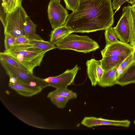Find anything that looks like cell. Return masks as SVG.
I'll return each mask as SVG.
<instances>
[{
    "mask_svg": "<svg viewBox=\"0 0 135 135\" xmlns=\"http://www.w3.org/2000/svg\"><path fill=\"white\" fill-rule=\"evenodd\" d=\"M134 123L135 124V120L134 121Z\"/></svg>",
    "mask_w": 135,
    "mask_h": 135,
    "instance_id": "cell-34",
    "label": "cell"
},
{
    "mask_svg": "<svg viewBox=\"0 0 135 135\" xmlns=\"http://www.w3.org/2000/svg\"><path fill=\"white\" fill-rule=\"evenodd\" d=\"M86 65L87 75L91 84L95 86L98 84L104 72L101 60L91 59L87 61Z\"/></svg>",
    "mask_w": 135,
    "mask_h": 135,
    "instance_id": "cell-11",
    "label": "cell"
},
{
    "mask_svg": "<svg viewBox=\"0 0 135 135\" xmlns=\"http://www.w3.org/2000/svg\"><path fill=\"white\" fill-rule=\"evenodd\" d=\"M56 45L61 50H72L84 53L95 51L99 47L96 41L88 36L71 34Z\"/></svg>",
    "mask_w": 135,
    "mask_h": 135,
    "instance_id": "cell-3",
    "label": "cell"
},
{
    "mask_svg": "<svg viewBox=\"0 0 135 135\" xmlns=\"http://www.w3.org/2000/svg\"><path fill=\"white\" fill-rule=\"evenodd\" d=\"M135 83V62L133 61L117 79L116 84L123 86Z\"/></svg>",
    "mask_w": 135,
    "mask_h": 135,
    "instance_id": "cell-13",
    "label": "cell"
},
{
    "mask_svg": "<svg viewBox=\"0 0 135 135\" xmlns=\"http://www.w3.org/2000/svg\"><path fill=\"white\" fill-rule=\"evenodd\" d=\"M37 25L34 23L28 16L24 23V32L25 36L30 40H43L36 34Z\"/></svg>",
    "mask_w": 135,
    "mask_h": 135,
    "instance_id": "cell-17",
    "label": "cell"
},
{
    "mask_svg": "<svg viewBox=\"0 0 135 135\" xmlns=\"http://www.w3.org/2000/svg\"><path fill=\"white\" fill-rule=\"evenodd\" d=\"M60 96L69 97L71 99L77 98V94L72 91L66 88H60L56 89L54 91L50 92L48 94V98L55 96Z\"/></svg>",
    "mask_w": 135,
    "mask_h": 135,
    "instance_id": "cell-20",
    "label": "cell"
},
{
    "mask_svg": "<svg viewBox=\"0 0 135 135\" xmlns=\"http://www.w3.org/2000/svg\"><path fill=\"white\" fill-rule=\"evenodd\" d=\"M4 46L6 51L9 50L13 45L16 38L8 33L4 34Z\"/></svg>",
    "mask_w": 135,
    "mask_h": 135,
    "instance_id": "cell-26",
    "label": "cell"
},
{
    "mask_svg": "<svg viewBox=\"0 0 135 135\" xmlns=\"http://www.w3.org/2000/svg\"><path fill=\"white\" fill-rule=\"evenodd\" d=\"M54 0V1H56L59 3H60V0Z\"/></svg>",
    "mask_w": 135,
    "mask_h": 135,
    "instance_id": "cell-33",
    "label": "cell"
},
{
    "mask_svg": "<svg viewBox=\"0 0 135 135\" xmlns=\"http://www.w3.org/2000/svg\"><path fill=\"white\" fill-rule=\"evenodd\" d=\"M8 85L10 88L15 90L20 95L27 97L37 94L44 89L41 87L25 84L17 80L13 82L9 81Z\"/></svg>",
    "mask_w": 135,
    "mask_h": 135,
    "instance_id": "cell-12",
    "label": "cell"
},
{
    "mask_svg": "<svg viewBox=\"0 0 135 135\" xmlns=\"http://www.w3.org/2000/svg\"><path fill=\"white\" fill-rule=\"evenodd\" d=\"M30 44L41 50L47 52L49 50L55 49L56 46L50 42L43 40H30Z\"/></svg>",
    "mask_w": 135,
    "mask_h": 135,
    "instance_id": "cell-19",
    "label": "cell"
},
{
    "mask_svg": "<svg viewBox=\"0 0 135 135\" xmlns=\"http://www.w3.org/2000/svg\"></svg>",
    "mask_w": 135,
    "mask_h": 135,
    "instance_id": "cell-35",
    "label": "cell"
},
{
    "mask_svg": "<svg viewBox=\"0 0 135 135\" xmlns=\"http://www.w3.org/2000/svg\"><path fill=\"white\" fill-rule=\"evenodd\" d=\"M0 60L4 61L13 67L30 73L27 69L17 60L4 52H0Z\"/></svg>",
    "mask_w": 135,
    "mask_h": 135,
    "instance_id": "cell-18",
    "label": "cell"
},
{
    "mask_svg": "<svg viewBox=\"0 0 135 135\" xmlns=\"http://www.w3.org/2000/svg\"><path fill=\"white\" fill-rule=\"evenodd\" d=\"M134 50V47L129 44L120 41L106 44L101 53L102 57L112 55L128 56L132 54Z\"/></svg>",
    "mask_w": 135,
    "mask_h": 135,
    "instance_id": "cell-9",
    "label": "cell"
},
{
    "mask_svg": "<svg viewBox=\"0 0 135 135\" xmlns=\"http://www.w3.org/2000/svg\"><path fill=\"white\" fill-rule=\"evenodd\" d=\"M0 63L8 76H14L17 81L21 83L31 86L41 87L44 89L48 86L44 79L15 68L2 60H0Z\"/></svg>",
    "mask_w": 135,
    "mask_h": 135,
    "instance_id": "cell-5",
    "label": "cell"
},
{
    "mask_svg": "<svg viewBox=\"0 0 135 135\" xmlns=\"http://www.w3.org/2000/svg\"><path fill=\"white\" fill-rule=\"evenodd\" d=\"M119 66L107 71H104L98 84L99 86L104 87H111L116 84V73Z\"/></svg>",
    "mask_w": 135,
    "mask_h": 135,
    "instance_id": "cell-15",
    "label": "cell"
},
{
    "mask_svg": "<svg viewBox=\"0 0 135 135\" xmlns=\"http://www.w3.org/2000/svg\"><path fill=\"white\" fill-rule=\"evenodd\" d=\"M30 40L25 35H21L16 38L14 45L30 44Z\"/></svg>",
    "mask_w": 135,
    "mask_h": 135,
    "instance_id": "cell-28",
    "label": "cell"
},
{
    "mask_svg": "<svg viewBox=\"0 0 135 135\" xmlns=\"http://www.w3.org/2000/svg\"><path fill=\"white\" fill-rule=\"evenodd\" d=\"M47 12L48 18L53 30L65 25L69 15L66 9L60 3L50 0Z\"/></svg>",
    "mask_w": 135,
    "mask_h": 135,
    "instance_id": "cell-6",
    "label": "cell"
},
{
    "mask_svg": "<svg viewBox=\"0 0 135 135\" xmlns=\"http://www.w3.org/2000/svg\"><path fill=\"white\" fill-rule=\"evenodd\" d=\"M72 33L65 25L58 27L51 31L50 42L55 45Z\"/></svg>",
    "mask_w": 135,
    "mask_h": 135,
    "instance_id": "cell-16",
    "label": "cell"
},
{
    "mask_svg": "<svg viewBox=\"0 0 135 135\" xmlns=\"http://www.w3.org/2000/svg\"><path fill=\"white\" fill-rule=\"evenodd\" d=\"M4 52L17 60L30 74L34 68L40 65L46 52L42 51L30 44L14 45Z\"/></svg>",
    "mask_w": 135,
    "mask_h": 135,
    "instance_id": "cell-2",
    "label": "cell"
},
{
    "mask_svg": "<svg viewBox=\"0 0 135 135\" xmlns=\"http://www.w3.org/2000/svg\"><path fill=\"white\" fill-rule=\"evenodd\" d=\"M64 0L66 5V8L72 11L76 9L79 2V0Z\"/></svg>",
    "mask_w": 135,
    "mask_h": 135,
    "instance_id": "cell-27",
    "label": "cell"
},
{
    "mask_svg": "<svg viewBox=\"0 0 135 135\" xmlns=\"http://www.w3.org/2000/svg\"><path fill=\"white\" fill-rule=\"evenodd\" d=\"M27 16L21 4L13 11L8 13L6 26L4 28V34H9L15 38L25 35L24 23Z\"/></svg>",
    "mask_w": 135,
    "mask_h": 135,
    "instance_id": "cell-4",
    "label": "cell"
},
{
    "mask_svg": "<svg viewBox=\"0 0 135 135\" xmlns=\"http://www.w3.org/2000/svg\"><path fill=\"white\" fill-rule=\"evenodd\" d=\"M113 28L120 41L126 43L129 42L131 23L128 5L123 7L122 15Z\"/></svg>",
    "mask_w": 135,
    "mask_h": 135,
    "instance_id": "cell-8",
    "label": "cell"
},
{
    "mask_svg": "<svg viewBox=\"0 0 135 135\" xmlns=\"http://www.w3.org/2000/svg\"><path fill=\"white\" fill-rule=\"evenodd\" d=\"M130 17L131 33L130 44L135 48V9L132 6L128 5Z\"/></svg>",
    "mask_w": 135,
    "mask_h": 135,
    "instance_id": "cell-21",
    "label": "cell"
},
{
    "mask_svg": "<svg viewBox=\"0 0 135 135\" xmlns=\"http://www.w3.org/2000/svg\"><path fill=\"white\" fill-rule=\"evenodd\" d=\"M133 61V55L132 54L127 57L118 67L116 73L117 79Z\"/></svg>",
    "mask_w": 135,
    "mask_h": 135,
    "instance_id": "cell-25",
    "label": "cell"
},
{
    "mask_svg": "<svg viewBox=\"0 0 135 135\" xmlns=\"http://www.w3.org/2000/svg\"><path fill=\"white\" fill-rule=\"evenodd\" d=\"M80 68L76 64L72 69H68L61 74L55 76H50L44 80L48 86L56 89L66 88L73 83L75 76Z\"/></svg>",
    "mask_w": 135,
    "mask_h": 135,
    "instance_id": "cell-7",
    "label": "cell"
},
{
    "mask_svg": "<svg viewBox=\"0 0 135 135\" xmlns=\"http://www.w3.org/2000/svg\"><path fill=\"white\" fill-rule=\"evenodd\" d=\"M128 56L115 55L106 56L101 60L102 68L107 71L119 65Z\"/></svg>",
    "mask_w": 135,
    "mask_h": 135,
    "instance_id": "cell-14",
    "label": "cell"
},
{
    "mask_svg": "<svg viewBox=\"0 0 135 135\" xmlns=\"http://www.w3.org/2000/svg\"><path fill=\"white\" fill-rule=\"evenodd\" d=\"M105 38L106 44L119 42L118 38L113 28L110 27L105 30Z\"/></svg>",
    "mask_w": 135,
    "mask_h": 135,
    "instance_id": "cell-23",
    "label": "cell"
},
{
    "mask_svg": "<svg viewBox=\"0 0 135 135\" xmlns=\"http://www.w3.org/2000/svg\"><path fill=\"white\" fill-rule=\"evenodd\" d=\"M132 54L133 55V61L135 62V48H134V50Z\"/></svg>",
    "mask_w": 135,
    "mask_h": 135,
    "instance_id": "cell-32",
    "label": "cell"
},
{
    "mask_svg": "<svg viewBox=\"0 0 135 135\" xmlns=\"http://www.w3.org/2000/svg\"><path fill=\"white\" fill-rule=\"evenodd\" d=\"M8 14L5 12L2 4V2L1 1L0 19L3 24L4 28L6 26L7 16Z\"/></svg>",
    "mask_w": 135,
    "mask_h": 135,
    "instance_id": "cell-29",
    "label": "cell"
},
{
    "mask_svg": "<svg viewBox=\"0 0 135 135\" xmlns=\"http://www.w3.org/2000/svg\"><path fill=\"white\" fill-rule=\"evenodd\" d=\"M52 102L60 108L65 107L68 101L71 99L70 98L60 96H55L49 98Z\"/></svg>",
    "mask_w": 135,
    "mask_h": 135,
    "instance_id": "cell-24",
    "label": "cell"
},
{
    "mask_svg": "<svg viewBox=\"0 0 135 135\" xmlns=\"http://www.w3.org/2000/svg\"><path fill=\"white\" fill-rule=\"evenodd\" d=\"M129 0H113L112 5L114 10H118L121 6L124 3Z\"/></svg>",
    "mask_w": 135,
    "mask_h": 135,
    "instance_id": "cell-30",
    "label": "cell"
},
{
    "mask_svg": "<svg viewBox=\"0 0 135 135\" xmlns=\"http://www.w3.org/2000/svg\"><path fill=\"white\" fill-rule=\"evenodd\" d=\"M5 12L9 13L21 4L22 0H1Z\"/></svg>",
    "mask_w": 135,
    "mask_h": 135,
    "instance_id": "cell-22",
    "label": "cell"
},
{
    "mask_svg": "<svg viewBox=\"0 0 135 135\" xmlns=\"http://www.w3.org/2000/svg\"><path fill=\"white\" fill-rule=\"evenodd\" d=\"M127 2L132 5L135 4V0H129Z\"/></svg>",
    "mask_w": 135,
    "mask_h": 135,
    "instance_id": "cell-31",
    "label": "cell"
},
{
    "mask_svg": "<svg viewBox=\"0 0 135 135\" xmlns=\"http://www.w3.org/2000/svg\"><path fill=\"white\" fill-rule=\"evenodd\" d=\"M81 123L82 125L89 128L102 125H110L128 127H129L131 122L127 119L116 120L89 117H84L81 121Z\"/></svg>",
    "mask_w": 135,
    "mask_h": 135,
    "instance_id": "cell-10",
    "label": "cell"
},
{
    "mask_svg": "<svg viewBox=\"0 0 135 135\" xmlns=\"http://www.w3.org/2000/svg\"><path fill=\"white\" fill-rule=\"evenodd\" d=\"M114 20L111 0H79L65 25L73 33H89L105 30L112 26Z\"/></svg>",
    "mask_w": 135,
    "mask_h": 135,
    "instance_id": "cell-1",
    "label": "cell"
}]
</instances>
